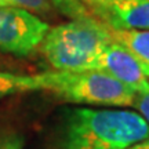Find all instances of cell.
I'll return each mask as SVG.
<instances>
[{
  "label": "cell",
  "mask_w": 149,
  "mask_h": 149,
  "mask_svg": "<svg viewBox=\"0 0 149 149\" xmlns=\"http://www.w3.org/2000/svg\"><path fill=\"white\" fill-rule=\"evenodd\" d=\"M149 137V123L137 112L66 109L59 149H128Z\"/></svg>",
  "instance_id": "1"
},
{
  "label": "cell",
  "mask_w": 149,
  "mask_h": 149,
  "mask_svg": "<svg viewBox=\"0 0 149 149\" xmlns=\"http://www.w3.org/2000/svg\"><path fill=\"white\" fill-rule=\"evenodd\" d=\"M113 42L111 29L95 17L72 19L48 29L42 53L55 70H94L102 51Z\"/></svg>",
  "instance_id": "2"
},
{
  "label": "cell",
  "mask_w": 149,
  "mask_h": 149,
  "mask_svg": "<svg viewBox=\"0 0 149 149\" xmlns=\"http://www.w3.org/2000/svg\"><path fill=\"white\" fill-rule=\"evenodd\" d=\"M40 90L72 104L131 107L135 91L100 70L44 72L36 74Z\"/></svg>",
  "instance_id": "3"
},
{
  "label": "cell",
  "mask_w": 149,
  "mask_h": 149,
  "mask_svg": "<svg viewBox=\"0 0 149 149\" xmlns=\"http://www.w3.org/2000/svg\"><path fill=\"white\" fill-rule=\"evenodd\" d=\"M47 22L31 11L6 6L0 7V51L25 57L40 47L47 35Z\"/></svg>",
  "instance_id": "4"
},
{
  "label": "cell",
  "mask_w": 149,
  "mask_h": 149,
  "mask_svg": "<svg viewBox=\"0 0 149 149\" xmlns=\"http://www.w3.org/2000/svg\"><path fill=\"white\" fill-rule=\"evenodd\" d=\"M94 70H100L119 80L135 93L149 91V79L142 62L120 43H109L97 61Z\"/></svg>",
  "instance_id": "5"
},
{
  "label": "cell",
  "mask_w": 149,
  "mask_h": 149,
  "mask_svg": "<svg viewBox=\"0 0 149 149\" xmlns=\"http://www.w3.org/2000/svg\"><path fill=\"white\" fill-rule=\"evenodd\" d=\"M88 8L112 31H149V0H115Z\"/></svg>",
  "instance_id": "6"
},
{
  "label": "cell",
  "mask_w": 149,
  "mask_h": 149,
  "mask_svg": "<svg viewBox=\"0 0 149 149\" xmlns=\"http://www.w3.org/2000/svg\"><path fill=\"white\" fill-rule=\"evenodd\" d=\"M113 40L120 43L137 58L149 65V31H112Z\"/></svg>",
  "instance_id": "7"
},
{
  "label": "cell",
  "mask_w": 149,
  "mask_h": 149,
  "mask_svg": "<svg viewBox=\"0 0 149 149\" xmlns=\"http://www.w3.org/2000/svg\"><path fill=\"white\" fill-rule=\"evenodd\" d=\"M40 90L37 76H25L0 70V100L18 93Z\"/></svg>",
  "instance_id": "8"
},
{
  "label": "cell",
  "mask_w": 149,
  "mask_h": 149,
  "mask_svg": "<svg viewBox=\"0 0 149 149\" xmlns=\"http://www.w3.org/2000/svg\"><path fill=\"white\" fill-rule=\"evenodd\" d=\"M54 8L72 19H83L94 17L83 0H51Z\"/></svg>",
  "instance_id": "9"
},
{
  "label": "cell",
  "mask_w": 149,
  "mask_h": 149,
  "mask_svg": "<svg viewBox=\"0 0 149 149\" xmlns=\"http://www.w3.org/2000/svg\"><path fill=\"white\" fill-rule=\"evenodd\" d=\"M11 6H15L33 14H50L53 10L51 0H10Z\"/></svg>",
  "instance_id": "10"
},
{
  "label": "cell",
  "mask_w": 149,
  "mask_h": 149,
  "mask_svg": "<svg viewBox=\"0 0 149 149\" xmlns=\"http://www.w3.org/2000/svg\"><path fill=\"white\" fill-rule=\"evenodd\" d=\"M131 107H135V109H138L142 117L149 123V91L135 93Z\"/></svg>",
  "instance_id": "11"
},
{
  "label": "cell",
  "mask_w": 149,
  "mask_h": 149,
  "mask_svg": "<svg viewBox=\"0 0 149 149\" xmlns=\"http://www.w3.org/2000/svg\"><path fill=\"white\" fill-rule=\"evenodd\" d=\"M24 141L17 134H6L0 137V149H22Z\"/></svg>",
  "instance_id": "12"
},
{
  "label": "cell",
  "mask_w": 149,
  "mask_h": 149,
  "mask_svg": "<svg viewBox=\"0 0 149 149\" xmlns=\"http://www.w3.org/2000/svg\"><path fill=\"white\" fill-rule=\"evenodd\" d=\"M87 7H91V6H100V4H107V3H111V1H115V0H83Z\"/></svg>",
  "instance_id": "13"
},
{
  "label": "cell",
  "mask_w": 149,
  "mask_h": 149,
  "mask_svg": "<svg viewBox=\"0 0 149 149\" xmlns=\"http://www.w3.org/2000/svg\"><path fill=\"white\" fill-rule=\"evenodd\" d=\"M128 149H149V137L146 139H144V141L138 142V144L133 145V146H130Z\"/></svg>",
  "instance_id": "14"
},
{
  "label": "cell",
  "mask_w": 149,
  "mask_h": 149,
  "mask_svg": "<svg viewBox=\"0 0 149 149\" xmlns=\"http://www.w3.org/2000/svg\"><path fill=\"white\" fill-rule=\"evenodd\" d=\"M142 68H144V72H145V74H146V77L149 79V65H146V64L142 62Z\"/></svg>",
  "instance_id": "15"
},
{
  "label": "cell",
  "mask_w": 149,
  "mask_h": 149,
  "mask_svg": "<svg viewBox=\"0 0 149 149\" xmlns=\"http://www.w3.org/2000/svg\"><path fill=\"white\" fill-rule=\"evenodd\" d=\"M6 6H11L10 0H0V7H6Z\"/></svg>",
  "instance_id": "16"
}]
</instances>
